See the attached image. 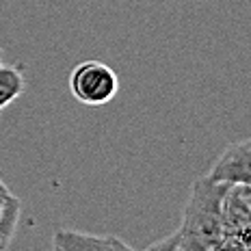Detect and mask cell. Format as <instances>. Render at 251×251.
I'll return each instance as SVG.
<instances>
[{"mask_svg": "<svg viewBox=\"0 0 251 251\" xmlns=\"http://www.w3.org/2000/svg\"><path fill=\"white\" fill-rule=\"evenodd\" d=\"M229 184L203 176L191 188L182 226L171 238L150 245V249H180V251H208L221 249L223 238V200Z\"/></svg>", "mask_w": 251, "mask_h": 251, "instance_id": "cell-1", "label": "cell"}, {"mask_svg": "<svg viewBox=\"0 0 251 251\" xmlns=\"http://www.w3.org/2000/svg\"><path fill=\"white\" fill-rule=\"evenodd\" d=\"M70 91L80 104L104 106L117 96L119 76L102 61H82L70 74Z\"/></svg>", "mask_w": 251, "mask_h": 251, "instance_id": "cell-2", "label": "cell"}, {"mask_svg": "<svg viewBox=\"0 0 251 251\" xmlns=\"http://www.w3.org/2000/svg\"><path fill=\"white\" fill-rule=\"evenodd\" d=\"M206 176L229 186H251V139L226 148Z\"/></svg>", "mask_w": 251, "mask_h": 251, "instance_id": "cell-3", "label": "cell"}, {"mask_svg": "<svg viewBox=\"0 0 251 251\" xmlns=\"http://www.w3.org/2000/svg\"><path fill=\"white\" fill-rule=\"evenodd\" d=\"M52 247L56 251H130L132 245L113 236V234L98 236V234H85L76 232V229H59L52 238Z\"/></svg>", "mask_w": 251, "mask_h": 251, "instance_id": "cell-4", "label": "cell"}, {"mask_svg": "<svg viewBox=\"0 0 251 251\" xmlns=\"http://www.w3.org/2000/svg\"><path fill=\"white\" fill-rule=\"evenodd\" d=\"M26 89L24 74L18 67H9L0 63V111L13 104Z\"/></svg>", "mask_w": 251, "mask_h": 251, "instance_id": "cell-5", "label": "cell"}, {"mask_svg": "<svg viewBox=\"0 0 251 251\" xmlns=\"http://www.w3.org/2000/svg\"><path fill=\"white\" fill-rule=\"evenodd\" d=\"M9 197H11V191H9L7 186H0V217H2L4 208H7V201Z\"/></svg>", "mask_w": 251, "mask_h": 251, "instance_id": "cell-6", "label": "cell"}, {"mask_svg": "<svg viewBox=\"0 0 251 251\" xmlns=\"http://www.w3.org/2000/svg\"><path fill=\"white\" fill-rule=\"evenodd\" d=\"M240 191H243V197H245V201H247V206L251 208V186H240Z\"/></svg>", "mask_w": 251, "mask_h": 251, "instance_id": "cell-7", "label": "cell"}, {"mask_svg": "<svg viewBox=\"0 0 251 251\" xmlns=\"http://www.w3.org/2000/svg\"><path fill=\"white\" fill-rule=\"evenodd\" d=\"M0 59H2V50H0Z\"/></svg>", "mask_w": 251, "mask_h": 251, "instance_id": "cell-8", "label": "cell"}, {"mask_svg": "<svg viewBox=\"0 0 251 251\" xmlns=\"http://www.w3.org/2000/svg\"><path fill=\"white\" fill-rule=\"evenodd\" d=\"M0 186H4V184H2V180H0Z\"/></svg>", "mask_w": 251, "mask_h": 251, "instance_id": "cell-9", "label": "cell"}]
</instances>
